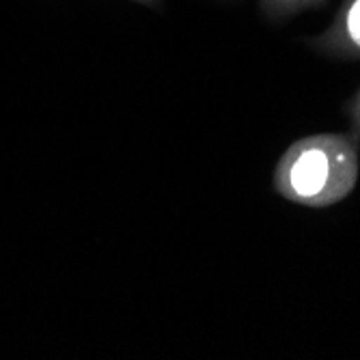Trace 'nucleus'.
<instances>
[{
  "mask_svg": "<svg viewBox=\"0 0 360 360\" xmlns=\"http://www.w3.org/2000/svg\"><path fill=\"white\" fill-rule=\"evenodd\" d=\"M328 0H259V9L268 20L283 22L293 15H300L302 11L319 9Z\"/></svg>",
  "mask_w": 360,
  "mask_h": 360,
  "instance_id": "obj_3",
  "label": "nucleus"
},
{
  "mask_svg": "<svg viewBox=\"0 0 360 360\" xmlns=\"http://www.w3.org/2000/svg\"><path fill=\"white\" fill-rule=\"evenodd\" d=\"M358 177V139L323 132L304 136L283 151L272 173V188L293 205L323 210L345 201Z\"/></svg>",
  "mask_w": 360,
  "mask_h": 360,
  "instance_id": "obj_1",
  "label": "nucleus"
},
{
  "mask_svg": "<svg viewBox=\"0 0 360 360\" xmlns=\"http://www.w3.org/2000/svg\"><path fill=\"white\" fill-rule=\"evenodd\" d=\"M347 117H349V125H352V134L360 141V86L354 91V95L347 102Z\"/></svg>",
  "mask_w": 360,
  "mask_h": 360,
  "instance_id": "obj_4",
  "label": "nucleus"
},
{
  "mask_svg": "<svg viewBox=\"0 0 360 360\" xmlns=\"http://www.w3.org/2000/svg\"><path fill=\"white\" fill-rule=\"evenodd\" d=\"M132 3H141V5H147V7H160L162 0H132Z\"/></svg>",
  "mask_w": 360,
  "mask_h": 360,
  "instance_id": "obj_5",
  "label": "nucleus"
},
{
  "mask_svg": "<svg viewBox=\"0 0 360 360\" xmlns=\"http://www.w3.org/2000/svg\"><path fill=\"white\" fill-rule=\"evenodd\" d=\"M309 46L323 56L360 60V0H341L333 22Z\"/></svg>",
  "mask_w": 360,
  "mask_h": 360,
  "instance_id": "obj_2",
  "label": "nucleus"
}]
</instances>
